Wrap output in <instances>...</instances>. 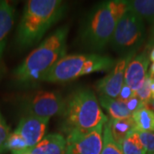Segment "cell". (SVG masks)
Masks as SVG:
<instances>
[{
    "label": "cell",
    "mask_w": 154,
    "mask_h": 154,
    "mask_svg": "<svg viewBox=\"0 0 154 154\" xmlns=\"http://www.w3.org/2000/svg\"><path fill=\"white\" fill-rule=\"evenodd\" d=\"M28 144L17 131L11 133L5 144V152L11 151V152H21L28 150Z\"/></svg>",
    "instance_id": "obj_20"
},
{
    "label": "cell",
    "mask_w": 154,
    "mask_h": 154,
    "mask_svg": "<svg viewBox=\"0 0 154 154\" xmlns=\"http://www.w3.org/2000/svg\"><path fill=\"white\" fill-rule=\"evenodd\" d=\"M66 7V4L60 0L28 1L17 30V46L26 50L38 43L50 28L63 17Z\"/></svg>",
    "instance_id": "obj_2"
},
{
    "label": "cell",
    "mask_w": 154,
    "mask_h": 154,
    "mask_svg": "<svg viewBox=\"0 0 154 154\" xmlns=\"http://www.w3.org/2000/svg\"><path fill=\"white\" fill-rule=\"evenodd\" d=\"M69 28L63 26L44 39L13 72L16 82L32 85L43 82L56 63L66 56Z\"/></svg>",
    "instance_id": "obj_1"
},
{
    "label": "cell",
    "mask_w": 154,
    "mask_h": 154,
    "mask_svg": "<svg viewBox=\"0 0 154 154\" xmlns=\"http://www.w3.org/2000/svg\"><path fill=\"white\" fill-rule=\"evenodd\" d=\"M125 103H126L128 110L132 112V114H134L135 111H137L139 109H140L141 107L146 105H145L143 102H141L135 94L133 96L132 98H130L129 99H128L127 101H125Z\"/></svg>",
    "instance_id": "obj_24"
},
{
    "label": "cell",
    "mask_w": 154,
    "mask_h": 154,
    "mask_svg": "<svg viewBox=\"0 0 154 154\" xmlns=\"http://www.w3.org/2000/svg\"><path fill=\"white\" fill-rule=\"evenodd\" d=\"M139 136L146 150V154H154V132H140Z\"/></svg>",
    "instance_id": "obj_22"
},
{
    "label": "cell",
    "mask_w": 154,
    "mask_h": 154,
    "mask_svg": "<svg viewBox=\"0 0 154 154\" xmlns=\"http://www.w3.org/2000/svg\"><path fill=\"white\" fill-rule=\"evenodd\" d=\"M105 123L88 131L70 130L66 132L64 154H100L103 147Z\"/></svg>",
    "instance_id": "obj_8"
},
{
    "label": "cell",
    "mask_w": 154,
    "mask_h": 154,
    "mask_svg": "<svg viewBox=\"0 0 154 154\" xmlns=\"http://www.w3.org/2000/svg\"><path fill=\"white\" fill-rule=\"evenodd\" d=\"M15 22V9L9 1L0 0V68L7 38Z\"/></svg>",
    "instance_id": "obj_13"
},
{
    "label": "cell",
    "mask_w": 154,
    "mask_h": 154,
    "mask_svg": "<svg viewBox=\"0 0 154 154\" xmlns=\"http://www.w3.org/2000/svg\"><path fill=\"white\" fill-rule=\"evenodd\" d=\"M121 148L123 154H146V150L136 129H134L127 135L122 143Z\"/></svg>",
    "instance_id": "obj_18"
},
{
    "label": "cell",
    "mask_w": 154,
    "mask_h": 154,
    "mask_svg": "<svg viewBox=\"0 0 154 154\" xmlns=\"http://www.w3.org/2000/svg\"><path fill=\"white\" fill-rule=\"evenodd\" d=\"M112 137L117 145L122 146V141L125 140L129 133L135 129V125L132 117L124 119H111L108 120Z\"/></svg>",
    "instance_id": "obj_15"
},
{
    "label": "cell",
    "mask_w": 154,
    "mask_h": 154,
    "mask_svg": "<svg viewBox=\"0 0 154 154\" xmlns=\"http://www.w3.org/2000/svg\"><path fill=\"white\" fill-rule=\"evenodd\" d=\"M132 118L137 131L154 132V111L147 105L135 111Z\"/></svg>",
    "instance_id": "obj_17"
},
{
    "label": "cell",
    "mask_w": 154,
    "mask_h": 154,
    "mask_svg": "<svg viewBox=\"0 0 154 154\" xmlns=\"http://www.w3.org/2000/svg\"><path fill=\"white\" fill-rule=\"evenodd\" d=\"M149 55L147 51H144L134 57L127 66L124 75V85L130 88L135 94L142 86L147 75Z\"/></svg>",
    "instance_id": "obj_11"
},
{
    "label": "cell",
    "mask_w": 154,
    "mask_h": 154,
    "mask_svg": "<svg viewBox=\"0 0 154 154\" xmlns=\"http://www.w3.org/2000/svg\"><path fill=\"white\" fill-rule=\"evenodd\" d=\"M145 38L144 21L132 11H128L118 20L110 43L116 52L123 57L136 52Z\"/></svg>",
    "instance_id": "obj_6"
},
{
    "label": "cell",
    "mask_w": 154,
    "mask_h": 154,
    "mask_svg": "<svg viewBox=\"0 0 154 154\" xmlns=\"http://www.w3.org/2000/svg\"><path fill=\"white\" fill-rule=\"evenodd\" d=\"M66 100L57 92L39 91L29 95L24 99L23 109L25 115L48 118L57 115H63Z\"/></svg>",
    "instance_id": "obj_7"
},
{
    "label": "cell",
    "mask_w": 154,
    "mask_h": 154,
    "mask_svg": "<svg viewBox=\"0 0 154 154\" xmlns=\"http://www.w3.org/2000/svg\"><path fill=\"white\" fill-rule=\"evenodd\" d=\"M49 120L48 118L25 115L21 118L15 131L24 139L28 149L32 148L45 136Z\"/></svg>",
    "instance_id": "obj_10"
},
{
    "label": "cell",
    "mask_w": 154,
    "mask_h": 154,
    "mask_svg": "<svg viewBox=\"0 0 154 154\" xmlns=\"http://www.w3.org/2000/svg\"><path fill=\"white\" fill-rule=\"evenodd\" d=\"M147 106H148L150 109H152V110L154 111V99H152L150 101H149Z\"/></svg>",
    "instance_id": "obj_29"
},
{
    "label": "cell",
    "mask_w": 154,
    "mask_h": 154,
    "mask_svg": "<svg viewBox=\"0 0 154 154\" xmlns=\"http://www.w3.org/2000/svg\"><path fill=\"white\" fill-rule=\"evenodd\" d=\"M150 90H151V93H152V99L154 98V78L152 77V80H151V83H150Z\"/></svg>",
    "instance_id": "obj_27"
},
{
    "label": "cell",
    "mask_w": 154,
    "mask_h": 154,
    "mask_svg": "<svg viewBox=\"0 0 154 154\" xmlns=\"http://www.w3.org/2000/svg\"><path fill=\"white\" fill-rule=\"evenodd\" d=\"M63 116L65 132L88 131L109 120L93 91L84 88L75 91L66 99Z\"/></svg>",
    "instance_id": "obj_3"
},
{
    "label": "cell",
    "mask_w": 154,
    "mask_h": 154,
    "mask_svg": "<svg viewBox=\"0 0 154 154\" xmlns=\"http://www.w3.org/2000/svg\"><path fill=\"white\" fill-rule=\"evenodd\" d=\"M136 55L133 52L123 56L117 61L110 69L109 74L97 83V90L100 95L108 96L112 99H116L124 85V75L127 66Z\"/></svg>",
    "instance_id": "obj_9"
},
{
    "label": "cell",
    "mask_w": 154,
    "mask_h": 154,
    "mask_svg": "<svg viewBox=\"0 0 154 154\" xmlns=\"http://www.w3.org/2000/svg\"><path fill=\"white\" fill-rule=\"evenodd\" d=\"M134 94H135L133 92L130 88H128V87H127L126 85H123V87L122 88L121 92H120V94L118 95V97L116 98V99H118V100H120V101L125 102L128 99L132 98Z\"/></svg>",
    "instance_id": "obj_25"
},
{
    "label": "cell",
    "mask_w": 154,
    "mask_h": 154,
    "mask_svg": "<svg viewBox=\"0 0 154 154\" xmlns=\"http://www.w3.org/2000/svg\"><path fill=\"white\" fill-rule=\"evenodd\" d=\"M128 11L154 24V0H126Z\"/></svg>",
    "instance_id": "obj_16"
},
{
    "label": "cell",
    "mask_w": 154,
    "mask_h": 154,
    "mask_svg": "<svg viewBox=\"0 0 154 154\" xmlns=\"http://www.w3.org/2000/svg\"><path fill=\"white\" fill-rule=\"evenodd\" d=\"M99 103L110 115L111 119H124L132 117V112L128 110L126 103L108 96L99 95Z\"/></svg>",
    "instance_id": "obj_14"
},
{
    "label": "cell",
    "mask_w": 154,
    "mask_h": 154,
    "mask_svg": "<svg viewBox=\"0 0 154 154\" xmlns=\"http://www.w3.org/2000/svg\"><path fill=\"white\" fill-rule=\"evenodd\" d=\"M149 58H150V61H152V63H154V47L151 50V52L149 54Z\"/></svg>",
    "instance_id": "obj_28"
},
{
    "label": "cell",
    "mask_w": 154,
    "mask_h": 154,
    "mask_svg": "<svg viewBox=\"0 0 154 154\" xmlns=\"http://www.w3.org/2000/svg\"><path fill=\"white\" fill-rule=\"evenodd\" d=\"M120 18L114 10L112 1L99 3L89 11L83 22L80 34L82 43L91 51L104 50L110 42Z\"/></svg>",
    "instance_id": "obj_4"
},
{
    "label": "cell",
    "mask_w": 154,
    "mask_h": 154,
    "mask_svg": "<svg viewBox=\"0 0 154 154\" xmlns=\"http://www.w3.org/2000/svg\"><path fill=\"white\" fill-rule=\"evenodd\" d=\"M154 47V26L152 28V31L151 33V36L149 38L148 42L146 44V51H149V50H152Z\"/></svg>",
    "instance_id": "obj_26"
},
{
    "label": "cell",
    "mask_w": 154,
    "mask_h": 154,
    "mask_svg": "<svg viewBox=\"0 0 154 154\" xmlns=\"http://www.w3.org/2000/svg\"><path fill=\"white\" fill-rule=\"evenodd\" d=\"M150 75L154 78V63H152V64L151 65V68H150V72H149Z\"/></svg>",
    "instance_id": "obj_30"
},
{
    "label": "cell",
    "mask_w": 154,
    "mask_h": 154,
    "mask_svg": "<svg viewBox=\"0 0 154 154\" xmlns=\"http://www.w3.org/2000/svg\"><path fill=\"white\" fill-rule=\"evenodd\" d=\"M27 151V150H26ZM12 154H26L25 153V151L24 152H12Z\"/></svg>",
    "instance_id": "obj_31"
},
{
    "label": "cell",
    "mask_w": 154,
    "mask_h": 154,
    "mask_svg": "<svg viewBox=\"0 0 154 154\" xmlns=\"http://www.w3.org/2000/svg\"><path fill=\"white\" fill-rule=\"evenodd\" d=\"M100 154H123L121 146L114 140L110 132V125L108 121L104 125L103 133V147Z\"/></svg>",
    "instance_id": "obj_19"
},
{
    "label": "cell",
    "mask_w": 154,
    "mask_h": 154,
    "mask_svg": "<svg viewBox=\"0 0 154 154\" xmlns=\"http://www.w3.org/2000/svg\"><path fill=\"white\" fill-rule=\"evenodd\" d=\"M151 80H152V76L150 75V74L148 73L145 82L142 84V86L139 88V90L135 93V95L140 99V100L146 105H148L149 101L152 99V93H151V90H150Z\"/></svg>",
    "instance_id": "obj_21"
},
{
    "label": "cell",
    "mask_w": 154,
    "mask_h": 154,
    "mask_svg": "<svg viewBox=\"0 0 154 154\" xmlns=\"http://www.w3.org/2000/svg\"><path fill=\"white\" fill-rule=\"evenodd\" d=\"M66 138L61 134H49L36 146L25 151L26 154H64Z\"/></svg>",
    "instance_id": "obj_12"
},
{
    "label": "cell",
    "mask_w": 154,
    "mask_h": 154,
    "mask_svg": "<svg viewBox=\"0 0 154 154\" xmlns=\"http://www.w3.org/2000/svg\"><path fill=\"white\" fill-rule=\"evenodd\" d=\"M11 134L10 128L0 112V154L5 152V144Z\"/></svg>",
    "instance_id": "obj_23"
},
{
    "label": "cell",
    "mask_w": 154,
    "mask_h": 154,
    "mask_svg": "<svg viewBox=\"0 0 154 154\" xmlns=\"http://www.w3.org/2000/svg\"><path fill=\"white\" fill-rule=\"evenodd\" d=\"M115 63L112 57L98 53L66 55L47 73L43 82H69L95 72L110 70Z\"/></svg>",
    "instance_id": "obj_5"
}]
</instances>
